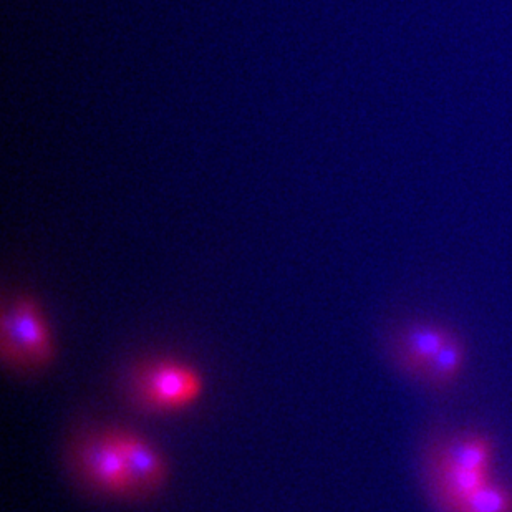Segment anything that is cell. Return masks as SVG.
<instances>
[{"label":"cell","instance_id":"obj_2","mask_svg":"<svg viewBox=\"0 0 512 512\" xmlns=\"http://www.w3.org/2000/svg\"><path fill=\"white\" fill-rule=\"evenodd\" d=\"M55 345L40 305L19 295L2 310V358L12 370H40L54 362Z\"/></svg>","mask_w":512,"mask_h":512},{"label":"cell","instance_id":"obj_8","mask_svg":"<svg viewBox=\"0 0 512 512\" xmlns=\"http://www.w3.org/2000/svg\"><path fill=\"white\" fill-rule=\"evenodd\" d=\"M455 512H512V488L494 478L478 493L459 504Z\"/></svg>","mask_w":512,"mask_h":512},{"label":"cell","instance_id":"obj_6","mask_svg":"<svg viewBox=\"0 0 512 512\" xmlns=\"http://www.w3.org/2000/svg\"><path fill=\"white\" fill-rule=\"evenodd\" d=\"M436 455L446 459L448 463L461 468L476 469V471H493L494 446L491 436L478 431H464L448 438H436L428 445Z\"/></svg>","mask_w":512,"mask_h":512},{"label":"cell","instance_id":"obj_5","mask_svg":"<svg viewBox=\"0 0 512 512\" xmlns=\"http://www.w3.org/2000/svg\"><path fill=\"white\" fill-rule=\"evenodd\" d=\"M107 433L125 459L126 468L130 471L141 498L156 493L165 484L168 468L155 446L150 445L135 431L112 428Z\"/></svg>","mask_w":512,"mask_h":512},{"label":"cell","instance_id":"obj_3","mask_svg":"<svg viewBox=\"0 0 512 512\" xmlns=\"http://www.w3.org/2000/svg\"><path fill=\"white\" fill-rule=\"evenodd\" d=\"M73 463L80 478L95 493L113 499L141 498L125 459L107 430L80 436L73 445Z\"/></svg>","mask_w":512,"mask_h":512},{"label":"cell","instance_id":"obj_1","mask_svg":"<svg viewBox=\"0 0 512 512\" xmlns=\"http://www.w3.org/2000/svg\"><path fill=\"white\" fill-rule=\"evenodd\" d=\"M199 370L174 358L141 363L131 372L128 393L138 408L151 413H174L203 397Z\"/></svg>","mask_w":512,"mask_h":512},{"label":"cell","instance_id":"obj_4","mask_svg":"<svg viewBox=\"0 0 512 512\" xmlns=\"http://www.w3.org/2000/svg\"><path fill=\"white\" fill-rule=\"evenodd\" d=\"M453 335L446 325L431 320L406 322L390 337L388 355L401 375L421 382L431 360Z\"/></svg>","mask_w":512,"mask_h":512},{"label":"cell","instance_id":"obj_7","mask_svg":"<svg viewBox=\"0 0 512 512\" xmlns=\"http://www.w3.org/2000/svg\"><path fill=\"white\" fill-rule=\"evenodd\" d=\"M466 363V345L458 334L441 347L426 368L421 383L431 392H446L455 387Z\"/></svg>","mask_w":512,"mask_h":512}]
</instances>
